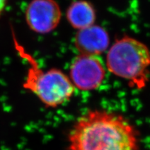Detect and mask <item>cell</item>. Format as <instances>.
I'll use <instances>...</instances> for the list:
<instances>
[{
	"mask_svg": "<svg viewBox=\"0 0 150 150\" xmlns=\"http://www.w3.org/2000/svg\"><path fill=\"white\" fill-rule=\"evenodd\" d=\"M69 150H138L136 129L123 116L103 110L79 117L68 136Z\"/></svg>",
	"mask_w": 150,
	"mask_h": 150,
	"instance_id": "obj_1",
	"label": "cell"
},
{
	"mask_svg": "<svg viewBox=\"0 0 150 150\" xmlns=\"http://www.w3.org/2000/svg\"><path fill=\"white\" fill-rule=\"evenodd\" d=\"M17 52L29 65L23 82V88L35 95L45 106L56 108L70 100L74 93V86L64 72L52 68L44 70L35 58L26 51L13 33Z\"/></svg>",
	"mask_w": 150,
	"mask_h": 150,
	"instance_id": "obj_2",
	"label": "cell"
},
{
	"mask_svg": "<svg viewBox=\"0 0 150 150\" xmlns=\"http://www.w3.org/2000/svg\"><path fill=\"white\" fill-rule=\"evenodd\" d=\"M106 65L109 72L138 89L149 80L150 52L146 45L129 36L118 39L108 50Z\"/></svg>",
	"mask_w": 150,
	"mask_h": 150,
	"instance_id": "obj_3",
	"label": "cell"
},
{
	"mask_svg": "<svg viewBox=\"0 0 150 150\" xmlns=\"http://www.w3.org/2000/svg\"><path fill=\"white\" fill-rule=\"evenodd\" d=\"M106 70L99 58L80 54L70 69V79L74 88L83 91L98 88L105 78Z\"/></svg>",
	"mask_w": 150,
	"mask_h": 150,
	"instance_id": "obj_4",
	"label": "cell"
},
{
	"mask_svg": "<svg viewBox=\"0 0 150 150\" xmlns=\"http://www.w3.org/2000/svg\"><path fill=\"white\" fill-rule=\"evenodd\" d=\"M28 27L38 34L51 33L59 26L61 11L55 0H32L25 11Z\"/></svg>",
	"mask_w": 150,
	"mask_h": 150,
	"instance_id": "obj_5",
	"label": "cell"
},
{
	"mask_svg": "<svg viewBox=\"0 0 150 150\" xmlns=\"http://www.w3.org/2000/svg\"><path fill=\"white\" fill-rule=\"evenodd\" d=\"M109 44L107 31L97 25L79 30L74 39V45L82 55H100L108 50Z\"/></svg>",
	"mask_w": 150,
	"mask_h": 150,
	"instance_id": "obj_6",
	"label": "cell"
},
{
	"mask_svg": "<svg viewBox=\"0 0 150 150\" xmlns=\"http://www.w3.org/2000/svg\"><path fill=\"white\" fill-rule=\"evenodd\" d=\"M66 18L70 25L79 31L94 25L96 13L89 1L77 0L71 4L67 8Z\"/></svg>",
	"mask_w": 150,
	"mask_h": 150,
	"instance_id": "obj_7",
	"label": "cell"
},
{
	"mask_svg": "<svg viewBox=\"0 0 150 150\" xmlns=\"http://www.w3.org/2000/svg\"><path fill=\"white\" fill-rule=\"evenodd\" d=\"M8 0H0V16L2 15L7 5Z\"/></svg>",
	"mask_w": 150,
	"mask_h": 150,
	"instance_id": "obj_8",
	"label": "cell"
}]
</instances>
